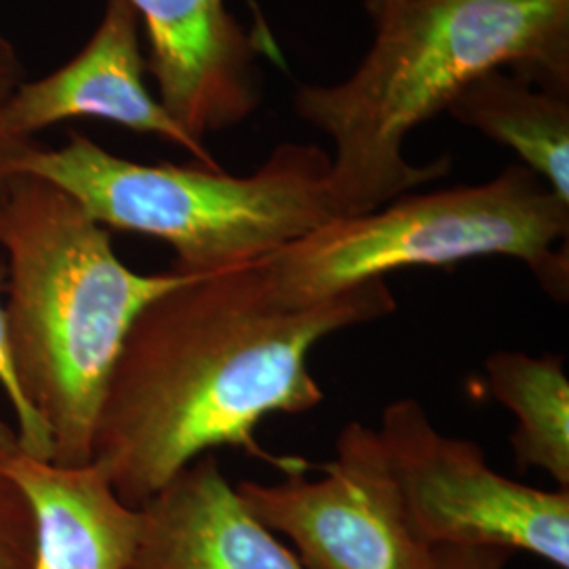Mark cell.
I'll list each match as a JSON object with an SVG mask.
<instances>
[{
  "mask_svg": "<svg viewBox=\"0 0 569 569\" xmlns=\"http://www.w3.org/2000/svg\"><path fill=\"white\" fill-rule=\"evenodd\" d=\"M37 528L28 500L0 470V569H34Z\"/></svg>",
  "mask_w": 569,
  "mask_h": 569,
  "instance_id": "14",
  "label": "cell"
},
{
  "mask_svg": "<svg viewBox=\"0 0 569 569\" xmlns=\"http://www.w3.org/2000/svg\"><path fill=\"white\" fill-rule=\"evenodd\" d=\"M319 470L321 479L291 470L279 483L234 489L266 529L291 540L305 569H430L432 547L407 523L373 428L346 425L333 460Z\"/></svg>",
  "mask_w": 569,
  "mask_h": 569,
  "instance_id": "7",
  "label": "cell"
},
{
  "mask_svg": "<svg viewBox=\"0 0 569 569\" xmlns=\"http://www.w3.org/2000/svg\"><path fill=\"white\" fill-rule=\"evenodd\" d=\"M399 0H363V7H366L367 13L371 20H376L382 11H387L390 4H395Z\"/></svg>",
  "mask_w": 569,
  "mask_h": 569,
  "instance_id": "18",
  "label": "cell"
},
{
  "mask_svg": "<svg viewBox=\"0 0 569 569\" xmlns=\"http://www.w3.org/2000/svg\"><path fill=\"white\" fill-rule=\"evenodd\" d=\"M129 2L146 30V70L157 81V98L190 138L204 143L258 110V47L226 0Z\"/></svg>",
  "mask_w": 569,
  "mask_h": 569,
  "instance_id": "8",
  "label": "cell"
},
{
  "mask_svg": "<svg viewBox=\"0 0 569 569\" xmlns=\"http://www.w3.org/2000/svg\"><path fill=\"white\" fill-rule=\"evenodd\" d=\"M373 23L348 79L293 96L298 117L333 143L329 180L342 218L448 176V157L409 163L403 143L489 70L569 93V0H399Z\"/></svg>",
  "mask_w": 569,
  "mask_h": 569,
  "instance_id": "2",
  "label": "cell"
},
{
  "mask_svg": "<svg viewBox=\"0 0 569 569\" xmlns=\"http://www.w3.org/2000/svg\"><path fill=\"white\" fill-rule=\"evenodd\" d=\"M395 308L387 279L291 305L262 260L186 274L129 329L103 395L91 462L131 509L216 448L243 449L283 475L308 470L302 458L268 456L256 428L272 413L319 406L323 390L308 367L312 348Z\"/></svg>",
  "mask_w": 569,
  "mask_h": 569,
  "instance_id": "1",
  "label": "cell"
},
{
  "mask_svg": "<svg viewBox=\"0 0 569 569\" xmlns=\"http://www.w3.org/2000/svg\"><path fill=\"white\" fill-rule=\"evenodd\" d=\"M512 550L500 547L439 545L432 547L430 569H505Z\"/></svg>",
  "mask_w": 569,
  "mask_h": 569,
  "instance_id": "17",
  "label": "cell"
},
{
  "mask_svg": "<svg viewBox=\"0 0 569 569\" xmlns=\"http://www.w3.org/2000/svg\"><path fill=\"white\" fill-rule=\"evenodd\" d=\"M74 197L103 228L159 239L183 274L256 264L342 218L331 192V157L317 143H281L251 176L204 164H143L70 136L23 164Z\"/></svg>",
  "mask_w": 569,
  "mask_h": 569,
  "instance_id": "4",
  "label": "cell"
},
{
  "mask_svg": "<svg viewBox=\"0 0 569 569\" xmlns=\"http://www.w3.org/2000/svg\"><path fill=\"white\" fill-rule=\"evenodd\" d=\"M0 470L28 500L37 528L34 569H127L140 533L131 509L93 462L63 467L30 456L0 422Z\"/></svg>",
  "mask_w": 569,
  "mask_h": 569,
  "instance_id": "11",
  "label": "cell"
},
{
  "mask_svg": "<svg viewBox=\"0 0 569 569\" xmlns=\"http://www.w3.org/2000/svg\"><path fill=\"white\" fill-rule=\"evenodd\" d=\"M23 81V66L18 49L0 30V197L9 182L23 173V164L37 148L34 140L18 138L4 122L7 103Z\"/></svg>",
  "mask_w": 569,
  "mask_h": 569,
  "instance_id": "16",
  "label": "cell"
},
{
  "mask_svg": "<svg viewBox=\"0 0 569 569\" xmlns=\"http://www.w3.org/2000/svg\"><path fill=\"white\" fill-rule=\"evenodd\" d=\"M127 569H305L244 509L211 453L180 470L140 507Z\"/></svg>",
  "mask_w": 569,
  "mask_h": 569,
  "instance_id": "10",
  "label": "cell"
},
{
  "mask_svg": "<svg viewBox=\"0 0 569 569\" xmlns=\"http://www.w3.org/2000/svg\"><path fill=\"white\" fill-rule=\"evenodd\" d=\"M569 204L526 164L493 180L403 194L363 216L338 218L262 260L284 302H321L416 266L502 256L528 266L557 302L569 293Z\"/></svg>",
  "mask_w": 569,
  "mask_h": 569,
  "instance_id": "5",
  "label": "cell"
},
{
  "mask_svg": "<svg viewBox=\"0 0 569 569\" xmlns=\"http://www.w3.org/2000/svg\"><path fill=\"white\" fill-rule=\"evenodd\" d=\"M373 432L407 523L427 545L523 550L569 569V489L496 472L483 449L439 432L416 399L387 406Z\"/></svg>",
  "mask_w": 569,
  "mask_h": 569,
  "instance_id": "6",
  "label": "cell"
},
{
  "mask_svg": "<svg viewBox=\"0 0 569 569\" xmlns=\"http://www.w3.org/2000/svg\"><path fill=\"white\" fill-rule=\"evenodd\" d=\"M0 247L21 392L51 437V462L89 465L103 395L129 329L186 274H140L122 264L108 228L32 173L13 178L0 197Z\"/></svg>",
  "mask_w": 569,
  "mask_h": 569,
  "instance_id": "3",
  "label": "cell"
},
{
  "mask_svg": "<svg viewBox=\"0 0 569 569\" xmlns=\"http://www.w3.org/2000/svg\"><path fill=\"white\" fill-rule=\"evenodd\" d=\"M491 397L517 418L510 448L519 468L547 470L569 489V378L563 355L498 350L486 359Z\"/></svg>",
  "mask_w": 569,
  "mask_h": 569,
  "instance_id": "13",
  "label": "cell"
},
{
  "mask_svg": "<svg viewBox=\"0 0 569 569\" xmlns=\"http://www.w3.org/2000/svg\"><path fill=\"white\" fill-rule=\"evenodd\" d=\"M448 112L515 150L521 164L569 204V93L498 68L467 84Z\"/></svg>",
  "mask_w": 569,
  "mask_h": 569,
  "instance_id": "12",
  "label": "cell"
},
{
  "mask_svg": "<svg viewBox=\"0 0 569 569\" xmlns=\"http://www.w3.org/2000/svg\"><path fill=\"white\" fill-rule=\"evenodd\" d=\"M2 289H4V264H0V291ZM0 388L4 390L9 403L13 407L16 422H18L16 435H18L21 448L34 458L51 460V456H53L51 437L42 425L41 418L37 416V411L30 407L21 392L20 380H18L16 366H13V355H11L7 315H4L2 305H0Z\"/></svg>",
  "mask_w": 569,
  "mask_h": 569,
  "instance_id": "15",
  "label": "cell"
},
{
  "mask_svg": "<svg viewBox=\"0 0 569 569\" xmlns=\"http://www.w3.org/2000/svg\"><path fill=\"white\" fill-rule=\"evenodd\" d=\"M140 18L129 0H106L93 37L56 72L23 81L7 103L4 122L23 140L72 119L114 122L190 152L197 163L220 169L207 143L190 138L143 81Z\"/></svg>",
  "mask_w": 569,
  "mask_h": 569,
  "instance_id": "9",
  "label": "cell"
}]
</instances>
